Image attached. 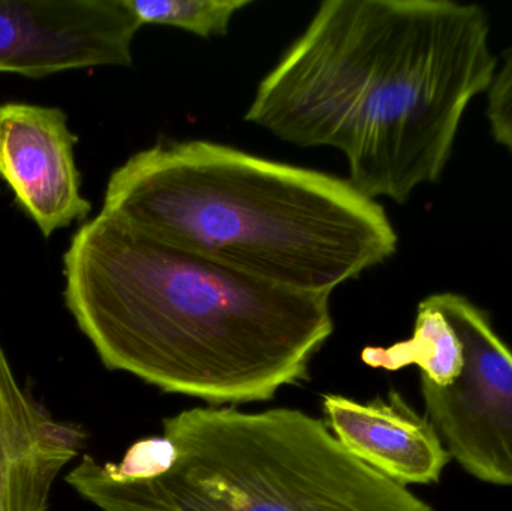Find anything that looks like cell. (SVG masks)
Here are the masks:
<instances>
[{"label":"cell","instance_id":"10","mask_svg":"<svg viewBox=\"0 0 512 511\" xmlns=\"http://www.w3.org/2000/svg\"><path fill=\"white\" fill-rule=\"evenodd\" d=\"M361 360L369 368L391 372L417 366L421 378L447 387L462 374L463 347L450 321L426 297L418 305L411 338L390 347H366Z\"/></svg>","mask_w":512,"mask_h":511},{"label":"cell","instance_id":"11","mask_svg":"<svg viewBox=\"0 0 512 511\" xmlns=\"http://www.w3.org/2000/svg\"><path fill=\"white\" fill-rule=\"evenodd\" d=\"M141 26L177 27L200 38L227 36L237 12L252 0H125Z\"/></svg>","mask_w":512,"mask_h":511},{"label":"cell","instance_id":"6","mask_svg":"<svg viewBox=\"0 0 512 511\" xmlns=\"http://www.w3.org/2000/svg\"><path fill=\"white\" fill-rule=\"evenodd\" d=\"M140 27L125 0H0V72L131 66Z\"/></svg>","mask_w":512,"mask_h":511},{"label":"cell","instance_id":"12","mask_svg":"<svg viewBox=\"0 0 512 511\" xmlns=\"http://www.w3.org/2000/svg\"><path fill=\"white\" fill-rule=\"evenodd\" d=\"M174 455L173 444L164 435L144 438L129 447L119 464H102V470L116 482L149 480L167 471Z\"/></svg>","mask_w":512,"mask_h":511},{"label":"cell","instance_id":"2","mask_svg":"<svg viewBox=\"0 0 512 511\" xmlns=\"http://www.w3.org/2000/svg\"><path fill=\"white\" fill-rule=\"evenodd\" d=\"M63 275L66 308L105 368L213 407L307 380L334 332L330 293L252 278L104 212L72 237Z\"/></svg>","mask_w":512,"mask_h":511},{"label":"cell","instance_id":"5","mask_svg":"<svg viewBox=\"0 0 512 511\" xmlns=\"http://www.w3.org/2000/svg\"><path fill=\"white\" fill-rule=\"evenodd\" d=\"M450 321L463 347L451 386L421 378L426 417L450 458L481 482L512 486V351L486 311L456 293L427 297Z\"/></svg>","mask_w":512,"mask_h":511},{"label":"cell","instance_id":"13","mask_svg":"<svg viewBox=\"0 0 512 511\" xmlns=\"http://www.w3.org/2000/svg\"><path fill=\"white\" fill-rule=\"evenodd\" d=\"M487 119L496 143L512 155V48L487 90Z\"/></svg>","mask_w":512,"mask_h":511},{"label":"cell","instance_id":"8","mask_svg":"<svg viewBox=\"0 0 512 511\" xmlns=\"http://www.w3.org/2000/svg\"><path fill=\"white\" fill-rule=\"evenodd\" d=\"M331 434L358 461L399 485L438 483L450 462L435 428L396 390L369 402L322 396Z\"/></svg>","mask_w":512,"mask_h":511},{"label":"cell","instance_id":"3","mask_svg":"<svg viewBox=\"0 0 512 511\" xmlns=\"http://www.w3.org/2000/svg\"><path fill=\"white\" fill-rule=\"evenodd\" d=\"M101 212L291 290L333 293L397 252L384 207L349 180L213 141L159 143L108 180Z\"/></svg>","mask_w":512,"mask_h":511},{"label":"cell","instance_id":"4","mask_svg":"<svg viewBox=\"0 0 512 511\" xmlns=\"http://www.w3.org/2000/svg\"><path fill=\"white\" fill-rule=\"evenodd\" d=\"M167 471L116 482L92 456L66 482L102 511H435L300 410L197 407L162 420Z\"/></svg>","mask_w":512,"mask_h":511},{"label":"cell","instance_id":"1","mask_svg":"<svg viewBox=\"0 0 512 511\" xmlns=\"http://www.w3.org/2000/svg\"><path fill=\"white\" fill-rule=\"evenodd\" d=\"M498 68L489 15L451 0H325L265 75L246 122L345 155L349 183L408 203L441 179Z\"/></svg>","mask_w":512,"mask_h":511},{"label":"cell","instance_id":"7","mask_svg":"<svg viewBox=\"0 0 512 511\" xmlns=\"http://www.w3.org/2000/svg\"><path fill=\"white\" fill-rule=\"evenodd\" d=\"M75 144L60 108L0 104V179L44 237L92 210L81 194Z\"/></svg>","mask_w":512,"mask_h":511},{"label":"cell","instance_id":"9","mask_svg":"<svg viewBox=\"0 0 512 511\" xmlns=\"http://www.w3.org/2000/svg\"><path fill=\"white\" fill-rule=\"evenodd\" d=\"M86 438L27 398L0 350V511H47L57 476Z\"/></svg>","mask_w":512,"mask_h":511}]
</instances>
